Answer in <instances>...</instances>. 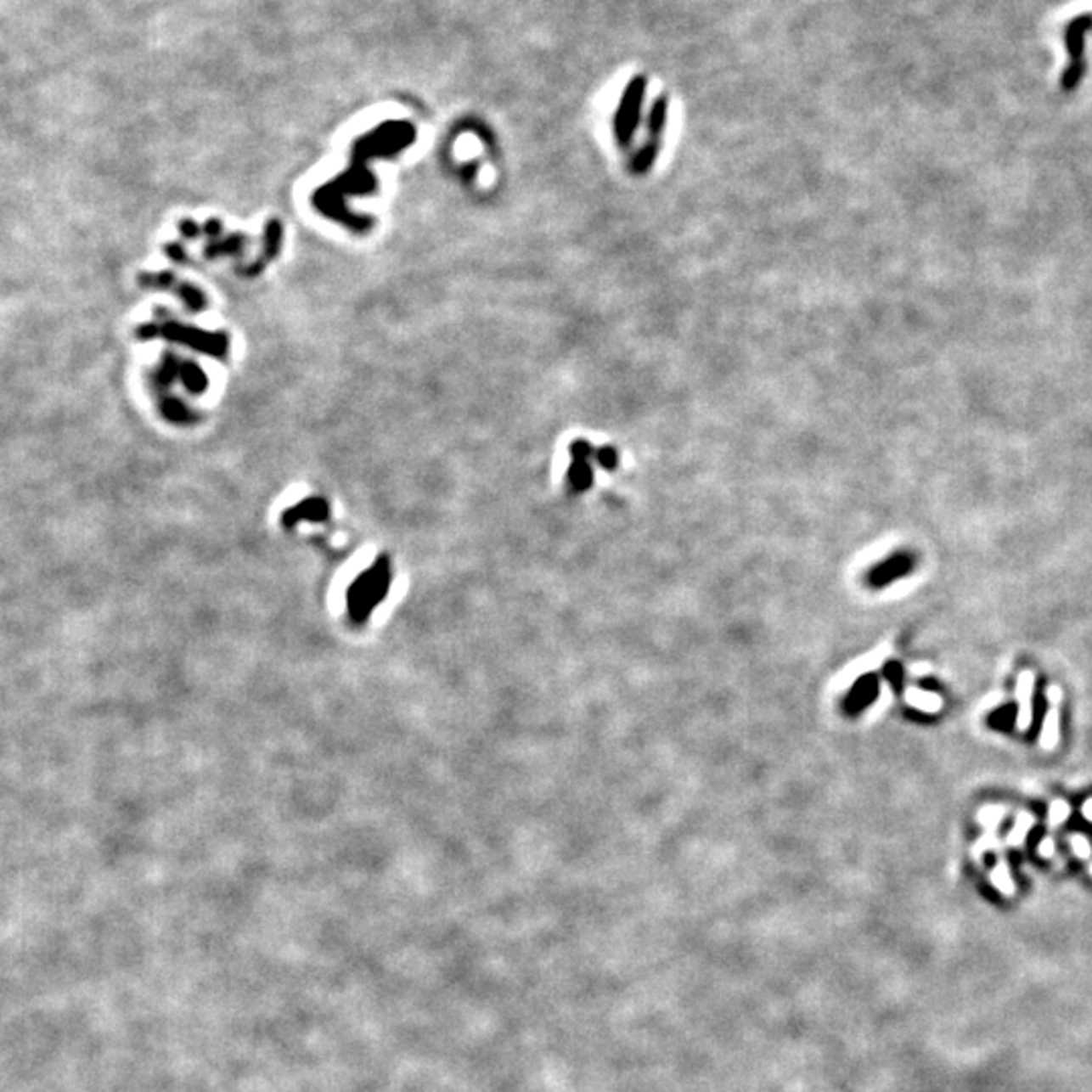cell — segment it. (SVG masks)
I'll return each mask as SVG.
<instances>
[{
	"label": "cell",
	"instance_id": "6da1fadb",
	"mask_svg": "<svg viewBox=\"0 0 1092 1092\" xmlns=\"http://www.w3.org/2000/svg\"><path fill=\"white\" fill-rule=\"evenodd\" d=\"M645 92H648V79L644 76L632 77L623 89L617 111L613 115V136L622 148L632 146L635 132L639 128Z\"/></svg>",
	"mask_w": 1092,
	"mask_h": 1092
},
{
	"label": "cell",
	"instance_id": "7a4b0ae2",
	"mask_svg": "<svg viewBox=\"0 0 1092 1092\" xmlns=\"http://www.w3.org/2000/svg\"><path fill=\"white\" fill-rule=\"evenodd\" d=\"M571 465L566 470V484L575 494H583L593 486L591 459H595V449L587 439H575L569 445Z\"/></svg>",
	"mask_w": 1092,
	"mask_h": 1092
},
{
	"label": "cell",
	"instance_id": "3957f363",
	"mask_svg": "<svg viewBox=\"0 0 1092 1092\" xmlns=\"http://www.w3.org/2000/svg\"><path fill=\"white\" fill-rule=\"evenodd\" d=\"M916 566V556L909 550H898V553L887 556L882 563H878L868 572V585L870 587H887L890 583L903 579L910 575Z\"/></svg>",
	"mask_w": 1092,
	"mask_h": 1092
},
{
	"label": "cell",
	"instance_id": "277c9868",
	"mask_svg": "<svg viewBox=\"0 0 1092 1092\" xmlns=\"http://www.w3.org/2000/svg\"><path fill=\"white\" fill-rule=\"evenodd\" d=\"M878 694H880L878 676L872 674V672L870 674H864L852 684L850 692L846 694L844 702H842V708H844L847 717H858V714H862L864 710L870 706L874 700L878 698Z\"/></svg>",
	"mask_w": 1092,
	"mask_h": 1092
},
{
	"label": "cell",
	"instance_id": "5b68a950",
	"mask_svg": "<svg viewBox=\"0 0 1092 1092\" xmlns=\"http://www.w3.org/2000/svg\"><path fill=\"white\" fill-rule=\"evenodd\" d=\"M1092 31V14H1080L1070 20L1064 29V47L1068 51V61H1084L1086 35Z\"/></svg>",
	"mask_w": 1092,
	"mask_h": 1092
},
{
	"label": "cell",
	"instance_id": "8992f818",
	"mask_svg": "<svg viewBox=\"0 0 1092 1092\" xmlns=\"http://www.w3.org/2000/svg\"><path fill=\"white\" fill-rule=\"evenodd\" d=\"M667 114H670V99H667V95H660L648 114V140L661 144V138H664L667 128Z\"/></svg>",
	"mask_w": 1092,
	"mask_h": 1092
},
{
	"label": "cell",
	"instance_id": "52a82bcc",
	"mask_svg": "<svg viewBox=\"0 0 1092 1092\" xmlns=\"http://www.w3.org/2000/svg\"><path fill=\"white\" fill-rule=\"evenodd\" d=\"M657 154H660V142L645 140V144L633 154L632 162H629V168H632V172L633 174H648L651 168H654V164L657 160Z\"/></svg>",
	"mask_w": 1092,
	"mask_h": 1092
},
{
	"label": "cell",
	"instance_id": "ba28073f",
	"mask_svg": "<svg viewBox=\"0 0 1092 1092\" xmlns=\"http://www.w3.org/2000/svg\"><path fill=\"white\" fill-rule=\"evenodd\" d=\"M1017 718V704L1016 702H1007L1004 706H999L998 710L989 714L988 724L993 730H1001V733H1007V730L1014 729Z\"/></svg>",
	"mask_w": 1092,
	"mask_h": 1092
},
{
	"label": "cell",
	"instance_id": "9c48e42d",
	"mask_svg": "<svg viewBox=\"0 0 1092 1092\" xmlns=\"http://www.w3.org/2000/svg\"><path fill=\"white\" fill-rule=\"evenodd\" d=\"M1086 73V61H1068V65L1064 67L1062 77H1060V87L1062 92H1074L1076 87L1080 86V82L1084 79Z\"/></svg>",
	"mask_w": 1092,
	"mask_h": 1092
},
{
	"label": "cell",
	"instance_id": "30bf717a",
	"mask_svg": "<svg viewBox=\"0 0 1092 1092\" xmlns=\"http://www.w3.org/2000/svg\"><path fill=\"white\" fill-rule=\"evenodd\" d=\"M1044 714H1046V698H1044L1042 690H1038L1036 696H1033V714H1032L1030 739H1036V735L1040 733L1042 723H1044Z\"/></svg>",
	"mask_w": 1092,
	"mask_h": 1092
},
{
	"label": "cell",
	"instance_id": "8fae6325",
	"mask_svg": "<svg viewBox=\"0 0 1092 1092\" xmlns=\"http://www.w3.org/2000/svg\"><path fill=\"white\" fill-rule=\"evenodd\" d=\"M595 461L601 465L603 470L613 471L619 468V453L617 449L611 447V445H603V447L595 449Z\"/></svg>",
	"mask_w": 1092,
	"mask_h": 1092
},
{
	"label": "cell",
	"instance_id": "7c38bea8",
	"mask_svg": "<svg viewBox=\"0 0 1092 1092\" xmlns=\"http://www.w3.org/2000/svg\"><path fill=\"white\" fill-rule=\"evenodd\" d=\"M884 678H887L896 692H900L904 688V670L898 661H888L884 666Z\"/></svg>",
	"mask_w": 1092,
	"mask_h": 1092
}]
</instances>
